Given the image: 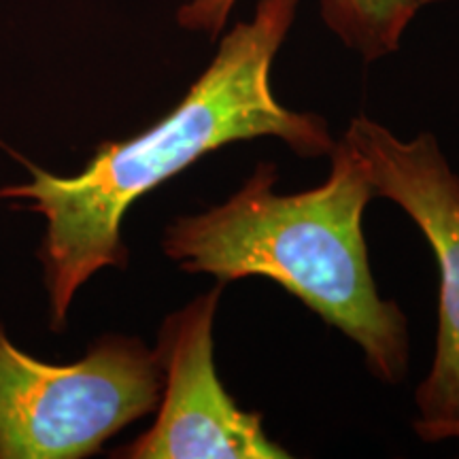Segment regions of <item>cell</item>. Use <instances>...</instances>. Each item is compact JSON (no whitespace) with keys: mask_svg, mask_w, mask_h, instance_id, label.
<instances>
[{"mask_svg":"<svg viewBox=\"0 0 459 459\" xmlns=\"http://www.w3.org/2000/svg\"><path fill=\"white\" fill-rule=\"evenodd\" d=\"M298 0H260L254 20L221 39L209 68L158 124L128 141L100 143L74 177L32 169V179L0 189L28 200L48 228L37 255L43 264L51 330L62 332L79 287L102 268H126L122 221L147 192L228 143L277 136L302 158L334 147L328 124L281 105L271 68L294 24Z\"/></svg>","mask_w":459,"mask_h":459,"instance_id":"6da1fadb","label":"cell"},{"mask_svg":"<svg viewBox=\"0 0 459 459\" xmlns=\"http://www.w3.org/2000/svg\"><path fill=\"white\" fill-rule=\"evenodd\" d=\"M429 0H321V17L344 45L359 51L366 62L398 49L402 32ZM237 0H187L177 22L187 30L217 37Z\"/></svg>","mask_w":459,"mask_h":459,"instance_id":"8992f818","label":"cell"},{"mask_svg":"<svg viewBox=\"0 0 459 459\" xmlns=\"http://www.w3.org/2000/svg\"><path fill=\"white\" fill-rule=\"evenodd\" d=\"M368 166L377 196L400 204L426 234L440 271L438 341L432 370L417 389L421 419L459 417V177L434 134L402 143L368 117L344 134Z\"/></svg>","mask_w":459,"mask_h":459,"instance_id":"5b68a950","label":"cell"},{"mask_svg":"<svg viewBox=\"0 0 459 459\" xmlns=\"http://www.w3.org/2000/svg\"><path fill=\"white\" fill-rule=\"evenodd\" d=\"M324 186L274 194L277 166L260 162L228 203L166 228L164 254L187 273L220 283L271 279L364 349L383 383H400L409 364L404 313L378 296L361 215L372 196L368 166L347 139L330 152Z\"/></svg>","mask_w":459,"mask_h":459,"instance_id":"7a4b0ae2","label":"cell"},{"mask_svg":"<svg viewBox=\"0 0 459 459\" xmlns=\"http://www.w3.org/2000/svg\"><path fill=\"white\" fill-rule=\"evenodd\" d=\"M417 434L421 436L423 440H443V438H459V417L455 419H436V421H429V419H419L415 421Z\"/></svg>","mask_w":459,"mask_h":459,"instance_id":"52a82bcc","label":"cell"},{"mask_svg":"<svg viewBox=\"0 0 459 459\" xmlns=\"http://www.w3.org/2000/svg\"><path fill=\"white\" fill-rule=\"evenodd\" d=\"M223 283L164 319L153 349L164 385L145 434L113 453L124 459H283L260 412L230 398L213 364V319Z\"/></svg>","mask_w":459,"mask_h":459,"instance_id":"277c9868","label":"cell"},{"mask_svg":"<svg viewBox=\"0 0 459 459\" xmlns=\"http://www.w3.org/2000/svg\"><path fill=\"white\" fill-rule=\"evenodd\" d=\"M164 375L141 338L105 334L74 364H48L0 324V459L90 457L158 409Z\"/></svg>","mask_w":459,"mask_h":459,"instance_id":"3957f363","label":"cell"}]
</instances>
